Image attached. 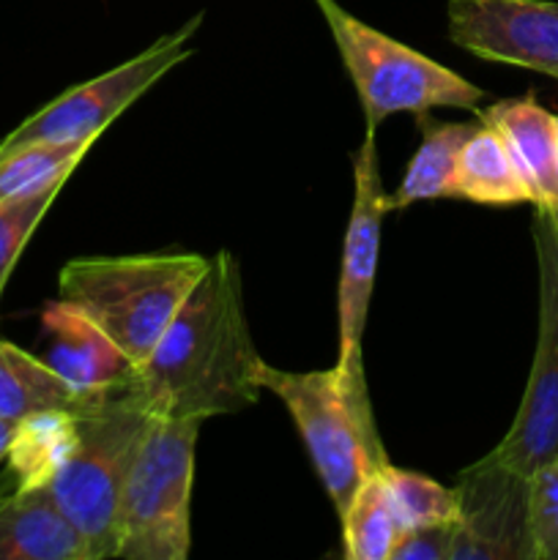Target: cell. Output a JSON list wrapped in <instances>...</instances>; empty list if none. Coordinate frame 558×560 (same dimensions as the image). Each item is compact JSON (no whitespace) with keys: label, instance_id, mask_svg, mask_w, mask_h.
Instances as JSON below:
<instances>
[{"label":"cell","instance_id":"6da1fadb","mask_svg":"<svg viewBox=\"0 0 558 560\" xmlns=\"http://www.w3.org/2000/svg\"><path fill=\"white\" fill-rule=\"evenodd\" d=\"M260 364L246 326L239 260L219 252L137 370L135 386L153 413L208 421L260 399Z\"/></svg>","mask_w":558,"mask_h":560},{"label":"cell","instance_id":"7a4b0ae2","mask_svg":"<svg viewBox=\"0 0 558 560\" xmlns=\"http://www.w3.org/2000/svg\"><path fill=\"white\" fill-rule=\"evenodd\" d=\"M211 257L118 255L69 260L58 273V299L91 317L142 370Z\"/></svg>","mask_w":558,"mask_h":560},{"label":"cell","instance_id":"3957f363","mask_svg":"<svg viewBox=\"0 0 558 560\" xmlns=\"http://www.w3.org/2000/svg\"><path fill=\"white\" fill-rule=\"evenodd\" d=\"M77 413V446L49 495L85 539L91 560L118 558V514L153 410L135 381L98 392Z\"/></svg>","mask_w":558,"mask_h":560},{"label":"cell","instance_id":"277c9868","mask_svg":"<svg viewBox=\"0 0 558 560\" xmlns=\"http://www.w3.org/2000/svg\"><path fill=\"white\" fill-rule=\"evenodd\" d=\"M200 427V419L151 416L120 498L118 558H189L191 487Z\"/></svg>","mask_w":558,"mask_h":560},{"label":"cell","instance_id":"5b68a950","mask_svg":"<svg viewBox=\"0 0 558 560\" xmlns=\"http://www.w3.org/2000/svg\"><path fill=\"white\" fill-rule=\"evenodd\" d=\"M332 27L342 63L359 93L367 129H375L394 113L425 115L427 109L454 107L479 113L485 91L427 55L394 42L364 25L334 0H315Z\"/></svg>","mask_w":558,"mask_h":560},{"label":"cell","instance_id":"8992f818","mask_svg":"<svg viewBox=\"0 0 558 560\" xmlns=\"http://www.w3.org/2000/svg\"><path fill=\"white\" fill-rule=\"evenodd\" d=\"M260 386L293 416L317 479L342 517L367 474L388 463L377 430L359 419L337 370L284 372L263 361Z\"/></svg>","mask_w":558,"mask_h":560},{"label":"cell","instance_id":"52a82bcc","mask_svg":"<svg viewBox=\"0 0 558 560\" xmlns=\"http://www.w3.org/2000/svg\"><path fill=\"white\" fill-rule=\"evenodd\" d=\"M386 200L381 167H377L375 129H367L364 142L353 159V208H350L348 230H345L342 266H339V359L334 370L342 381L350 405L370 430H377V427L372 416L370 388H367L361 342H364L367 315H370L372 290H375L383 217L388 213Z\"/></svg>","mask_w":558,"mask_h":560},{"label":"cell","instance_id":"ba28073f","mask_svg":"<svg viewBox=\"0 0 558 560\" xmlns=\"http://www.w3.org/2000/svg\"><path fill=\"white\" fill-rule=\"evenodd\" d=\"M202 16L186 22L181 31L153 42L146 52L104 71L96 80L69 88L58 98L22 120L11 135L0 140V156L33 145H69V142L98 140L124 109H129L142 93L156 85L173 66L191 55L189 38L195 36Z\"/></svg>","mask_w":558,"mask_h":560},{"label":"cell","instance_id":"9c48e42d","mask_svg":"<svg viewBox=\"0 0 558 560\" xmlns=\"http://www.w3.org/2000/svg\"><path fill=\"white\" fill-rule=\"evenodd\" d=\"M534 246L539 266V331L518 416L487 457L523 476L558 457V222L536 206Z\"/></svg>","mask_w":558,"mask_h":560},{"label":"cell","instance_id":"30bf717a","mask_svg":"<svg viewBox=\"0 0 558 560\" xmlns=\"http://www.w3.org/2000/svg\"><path fill=\"white\" fill-rule=\"evenodd\" d=\"M460 520L452 560H536L528 476L485 454L457 479Z\"/></svg>","mask_w":558,"mask_h":560},{"label":"cell","instance_id":"8fae6325","mask_svg":"<svg viewBox=\"0 0 558 560\" xmlns=\"http://www.w3.org/2000/svg\"><path fill=\"white\" fill-rule=\"evenodd\" d=\"M449 36L476 58L558 80V3L553 0H449Z\"/></svg>","mask_w":558,"mask_h":560},{"label":"cell","instance_id":"7c38bea8","mask_svg":"<svg viewBox=\"0 0 558 560\" xmlns=\"http://www.w3.org/2000/svg\"><path fill=\"white\" fill-rule=\"evenodd\" d=\"M44 334L49 337L44 364L77 394L107 392L126 386L137 377L131 361L118 345L96 326L88 315L66 301H53L42 315Z\"/></svg>","mask_w":558,"mask_h":560},{"label":"cell","instance_id":"4fadbf2b","mask_svg":"<svg viewBox=\"0 0 558 560\" xmlns=\"http://www.w3.org/2000/svg\"><path fill=\"white\" fill-rule=\"evenodd\" d=\"M0 560H91L47 487L0 495Z\"/></svg>","mask_w":558,"mask_h":560},{"label":"cell","instance_id":"5bb4252c","mask_svg":"<svg viewBox=\"0 0 558 560\" xmlns=\"http://www.w3.org/2000/svg\"><path fill=\"white\" fill-rule=\"evenodd\" d=\"M507 142L520 175L534 195V206H558L556 115L534 102V96L496 102L479 113Z\"/></svg>","mask_w":558,"mask_h":560},{"label":"cell","instance_id":"9a60e30c","mask_svg":"<svg viewBox=\"0 0 558 560\" xmlns=\"http://www.w3.org/2000/svg\"><path fill=\"white\" fill-rule=\"evenodd\" d=\"M77 446V413L66 408H44L16 421L9 446V470L16 487H49Z\"/></svg>","mask_w":558,"mask_h":560},{"label":"cell","instance_id":"2e32d148","mask_svg":"<svg viewBox=\"0 0 558 560\" xmlns=\"http://www.w3.org/2000/svg\"><path fill=\"white\" fill-rule=\"evenodd\" d=\"M454 197L481 206H518L534 202L503 137L481 120L460 153L454 175Z\"/></svg>","mask_w":558,"mask_h":560},{"label":"cell","instance_id":"e0dca14e","mask_svg":"<svg viewBox=\"0 0 558 560\" xmlns=\"http://www.w3.org/2000/svg\"><path fill=\"white\" fill-rule=\"evenodd\" d=\"M476 124H430L421 118V145L408 162L403 180L388 197V211H399L421 200L454 197V175H457L460 153Z\"/></svg>","mask_w":558,"mask_h":560},{"label":"cell","instance_id":"ac0fdd59","mask_svg":"<svg viewBox=\"0 0 558 560\" xmlns=\"http://www.w3.org/2000/svg\"><path fill=\"white\" fill-rule=\"evenodd\" d=\"M91 397L66 386L44 359L0 339V419L20 421L44 408L80 410Z\"/></svg>","mask_w":558,"mask_h":560},{"label":"cell","instance_id":"d6986e66","mask_svg":"<svg viewBox=\"0 0 558 560\" xmlns=\"http://www.w3.org/2000/svg\"><path fill=\"white\" fill-rule=\"evenodd\" d=\"M339 523H342L345 558L392 560L394 547L403 536V523H399L397 506H394L381 468L367 474Z\"/></svg>","mask_w":558,"mask_h":560},{"label":"cell","instance_id":"ffe728a7","mask_svg":"<svg viewBox=\"0 0 558 560\" xmlns=\"http://www.w3.org/2000/svg\"><path fill=\"white\" fill-rule=\"evenodd\" d=\"M96 140L69 145H33L0 156V202L33 195L55 180H69Z\"/></svg>","mask_w":558,"mask_h":560},{"label":"cell","instance_id":"44dd1931","mask_svg":"<svg viewBox=\"0 0 558 560\" xmlns=\"http://www.w3.org/2000/svg\"><path fill=\"white\" fill-rule=\"evenodd\" d=\"M381 474L386 479L388 492H392L394 506H397L403 534L410 528L449 525L460 520L457 490H449V487L438 485L427 476L397 468L392 463L381 465Z\"/></svg>","mask_w":558,"mask_h":560},{"label":"cell","instance_id":"7402d4cb","mask_svg":"<svg viewBox=\"0 0 558 560\" xmlns=\"http://www.w3.org/2000/svg\"><path fill=\"white\" fill-rule=\"evenodd\" d=\"M63 184L66 180H55V184L44 186V189L33 191V195L0 202V295H3L5 282H9L22 249L33 238L38 222L47 217L49 206L60 195Z\"/></svg>","mask_w":558,"mask_h":560},{"label":"cell","instance_id":"603a6c76","mask_svg":"<svg viewBox=\"0 0 558 560\" xmlns=\"http://www.w3.org/2000/svg\"><path fill=\"white\" fill-rule=\"evenodd\" d=\"M528 523L536 560H558V457L528 479Z\"/></svg>","mask_w":558,"mask_h":560},{"label":"cell","instance_id":"cb8c5ba5","mask_svg":"<svg viewBox=\"0 0 558 560\" xmlns=\"http://www.w3.org/2000/svg\"><path fill=\"white\" fill-rule=\"evenodd\" d=\"M457 523L410 528L399 536L392 560H452Z\"/></svg>","mask_w":558,"mask_h":560},{"label":"cell","instance_id":"d4e9b609","mask_svg":"<svg viewBox=\"0 0 558 560\" xmlns=\"http://www.w3.org/2000/svg\"><path fill=\"white\" fill-rule=\"evenodd\" d=\"M14 427H16V421L0 419V463L9 457V446H11V435H14Z\"/></svg>","mask_w":558,"mask_h":560},{"label":"cell","instance_id":"484cf974","mask_svg":"<svg viewBox=\"0 0 558 560\" xmlns=\"http://www.w3.org/2000/svg\"><path fill=\"white\" fill-rule=\"evenodd\" d=\"M556 167H558V115H556Z\"/></svg>","mask_w":558,"mask_h":560},{"label":"cell","instance_id":"4316f807","mask_svg":"<svg viewBox=\"0 0 558 560\" xmlns=\"http://www.w3.org/2000/svg\"><path fill=\"white\" fill-rule=\"evenodd\" d=\"M547 211L553 213V217H556V222H558V206H553V208H547Z\"/></svg>","mask_w":558,"mask_h":560}]
</instances>
